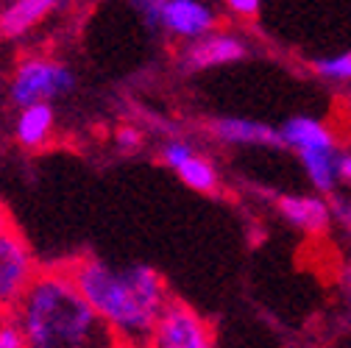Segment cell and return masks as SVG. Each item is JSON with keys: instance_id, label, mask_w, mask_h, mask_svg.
<instances>
[{"instance_id": "cell-22", "label": "cell", "mask_w": 351, "mask_h": 348, "mask_svg": "<svg viewBox=\"0 0 351 348\" xmlns=\"http://www.w3.org/2000/svg\"><path fill=\"white\" fill-rule=\"evenodd\" d=\"M346 221H348V226H351V203H348V209H346Z\"/></svg>"}, {"instance_id": "cell-2", "label": "cell", "mask_w": 351, "mask_h": 348, "mask_svg": "<svg viewBox=\"0 0 351 348\" xmlns=\"http://www.w3.org/2000/svg\"><path fill=\"white\" fill-rule=\"evenodd\" d=\"M86 303L109 323L123 348L151 345L154 326L167 307V287L148 265L112 268L104 259L81 256L62 265Z\"/></svg>"}, {"instance_id": "cell-4", "label": "cell", "mask_w": 351, "mask_h": 348, "mask_svg": "<svg viewBox=\"0 0 351 348\" xmlns=\"http://www.w3.org/2000/svg\"><path fill=\"white\" fill-rule=\"evenodd\" d=\"M73 84H75V78L64 64L31 56V59L20 62V67L12 78V98H14V103L28 109V106L48 103L51 98L73 90Z\"/></svg>"}, {"instance_id": "cell-18", "label": "cell", "mask_w": 351, "mask_h": 348, "mask_svg": "<svg viewBox=\"0 0 351 348\" xmlns=\"http://www.w3.org/2000/svg\"><path fill=\"white\" fill-rule=\"evenodd\" d=\"M226 9H229L232 14H237V17H243V20H254V17L262 12L259 0H229Z\"/></svg>"}, {"instance_id": "cell-19", "label": "cell", "mask_w": 351, "mask_h": 348, "mask_svg": "<svg viewBox=\"0 0 351 348\" xmlns=\"http://www.w3.org/2000/svg\"><path fill=\"white\" fill-rule=\"evenodd\" d=\"M117 145L123 151H137L143 145V134L134 125H123V128H117Z\"/></svg>"}, {"instance_id": "cell-17", "label": "cell", "mask_w": 351, "mask_h": 348, "mask_svg": "<svg viewBox=\"0 0 351 348\" xmlns=\"http://www.w3.org/2000/svg\"><path fill=\"white\" fill-rule=\"evenodd\" d=\"M0 348H28L23 334L17 332V326L9 321V315H6L3 326H0Z\"/></svg>"}, {"instance_id": "cell-6", "label": "cell", "mask_w": 351, "mask_h": 348, "mask_svg": "<svg viewBox=\"0 0 351 348\" xmlns=\"http://www.w3.org/2000/svg\"><path fill=\"white\" fill-rule=\"evenodd\" d=\"M148 348H212L206 323L182 301H167Z\"/></svg>"}, {"instance_id": "cell-15", "label": "cell", "mask_w": 351, "mask_h": 348, "mask_svg": "<svg viewBox=\"0 0 351 348\" xmlns=\"http://www.w3.org/2000/svg\"><path fill=\"white\" fill-rule=\"evenodd\" d=\"M315 73L321 78H329V81H351V51H343L337 56H326V59H318L313 62Z\"/></svg>"}, {"instance_id": "cell-7", "label": "cell", "mask_w": 351, "mask_h": 348, "mask_svg": "<svg viewBox=\"0 0 351 348\" xmlns=\"http://www.w3.org/2000/svg\"><path fill=\"white\" fill-rule=\"evenodd\" d=\"M248 45L243 36L226 34V31H212L195 42H187V48L182 51V64L187 70H209L221 64H234L245 59Z\"/></svg>"}, {"instance_id": "cell-8", "label": "cell", "mask_w": 351, "mask_h": 348, "mask_svg": "<svg viewBox=\"0 0 351 348\" xmlns=\"http://www.w3.org/2000/svg\"><path fill=\"white\" fill-rule=\"evenodd\" d=\"M212 134L229 142V145H282L279 137V128L268 125V123H259V120H245V117H221L212 123Z\"/></svg>"}, {"instance_id": "cell-3", "label": "cell", "mask_w": 351, "mask_h": 348, "mask_svg": "<svg viewBox=\"0 0 351 348\" xmlns=\"http://www.w3.org/2000/svg\"><path fill=\"white\" fill-rule=\"evenodd\" d=\"M137 9L145 12V20L154 28L187 42L212 34L217 25V12L201 0H151V3H137Z\"/></svg>"}, {"instance_id": "cell-11", "label": "cell", "mask_w": 351, "mask_h": 348, "mask_svg": "<svg viewBox=\"0 0 351 348\" xmlns=\"http://www.w3.org/2000/svg\"><path fill=\"white\" fill-rule=\"evenodd\" d=\"M51 9H56L53 0H20V3H12L0 14V36H17V34L28 31Z\"/></svg>"}, {"instance_id": "cell-12", "label": "cell", "mask_w": 351, "mask_h": 348, "mask_svg": "<svg viewBox=\"0 0 351 348\" xmlns=\"http://www.w3.org/2000/svg\"><path fill=\"white\" fill-rule=\"evenodd\" d=\"M51 132H53V112L48 103L23 109V114L17 120V140L25 148H45Z\"/></svg>"}, {"instance_id": "cell-9", "label": "cell", "mask_w": 351, "mask_h": 348, "mask_svg": "<svg viewBox=\"0 0 351 348\" xmlns=\"http://www.w3.org/2000/svg\"><path fill=\"white\" fill-rule=\"evenodd\" d=\"M282 145L295 148L298 153H310V151H335V137L332 132L313 117H290L279 128Z\"/></svg>"}, {"instance_id": "cell-1", "label": "cell", "mask_w": 351, "mask_h": 348, "mask_svg": "<svg viewBox=\"0 0 351 348\" xmlns=\"http://www.w3.org/2000/svg\"><path fill=\"white\" fill-rule=\"evenodd\" d=\"M9 321L28 348H123L62 265L36 268Z\"/></svg>"}, {"instance_id": "cell-10", "label": "cell", "mask_w": 351, "mask_h": 348, "mask_svg": "<svg viewBox=\"0 0 351 348\" xmlns=\"http://www.w3.org/2000/svg\"><path fill=\"white\" fill-rule=\"evenodd\" d=\"M279 212L293 226H298L301 232H310V234L324 232L329 223V206L313 195H285L279 201Z\"/></svg>"}, {"instance_id": "cell-20", "label": "cell", "mask_w": 351, "mask_h": 348, "mask_svg": "<svg viewBox=\"0 0 351 348\" xmlns=\"http://www.w3.org/2000/svg\"><path fill=\"white\" fill-rule=\"evenodd\" d=\"M337 179H346V182H351V153H343V156H337Z\"/></svg>"}, {"instance_id": "cell-21", "label": "cell", "mask_w": 351, "mask_h": 348, "mask_svg": "<svg viewBox=\"0 0 351 348\" xmlns=\"http://www.w3.org/2000/svg\"><path fill=\"white\" fill-rule=\"evenodd\" d=\"M9 223H14V221H12V214H9V209L3 206V201H0V229H3V226H9Z\"/></svg>"}, {"instance_id": "cell-5", "label": "cell", "mask_w": 351, "mask_h": 348, "mask_svg": "<svg viewBox=\"0 0 351 348\" xmlns=\"http://www.w3.org/2000/svg\"><path fill=\"white\" fill-rule=\"evenodd\" d=\"M36 273V262L17 223L0 229V315H9Z\"/></svg>"}, {"instance_id": "cell-16", "label": "cell", "mask_w": 351, "mask_h": 348, "mask_svg": "<svg viewBox=\"0 0 351 348\" xmlns=\"http://www.w3.org/2000/svg\"><path fill=\"white\" fill-rule=\"evenodd\" d=\"M193 153H195L193 145H187V142H182V140H173V142H167V145L162 148V162H165L167 167H173V170H179Z\"/></svg>"}, {"instance_id": "cell-13", "label": "cell", "mask_w": 351, "mask_h": 348, "mask_svg": "<svg viewBox=\"0 0 351 348\" xmlns=\"http://www.w3.org/2000/svg\"><path fill=\"white\" fill-rule=\"evenodd\" d=\"M301 164L306 170V176L321 192H332L337 184V153L335 151H310V153H298Z\"/></svg>"}, {"instance_id": "cell-14", "label": "cell", "mask_w": 351, "mask_h": 348, "mask_svg": "<svg viewBox=\"0 0 351 348\" xmlns=\"http://www.w3.org/2000/svg\"><path fill=\"white\" fill-rule=\"evenodd\" d=\"M176 173H179V179L190 190H195V192H215L217 190V170H215V164L209 159L198 156V153H193Z\"/></svg>"}]
</instances>
